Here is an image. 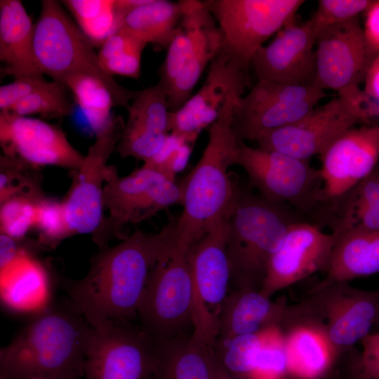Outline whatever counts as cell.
<instances>
[{"instance_id":"6da1fadb","label":"cell","mask_w":379,"mask_h":379,"mask_svg":"<svg viewBox=\"0 0 379 379\" xmlns=\"http://www.w3.org/2000/svg\"><path fill=\"white\" fill-rule=\"evenodd\" d=\"M175 242L173 218L158 232L138 230L100 248L86 276L67 284L70 304L92 327L135 319L152 268Z\"/></svg>"},{"instance_id":"7a4b0ae2","label":"cell","mask_w":379,"mask_h":379,"mask_svg":"<svg viewBox=\"0 0 379 379\" xmlns=\"http://www.w3.org/2000/svg\"><path fill=\"white\" fill-rule=\"evenodd\" d=\"M237 102L208 128V142L201 157L179 183L183 210L176 218V242L187 248L228 218L241 190L228 173L236 165L239 145L232 128Z\"/></svg>"},{"instance_id":"3957f363","label":"cell","mask_w":379,"mask_h":379,"mask_svg":"<svg viewBox=\"0 0 379 379\" xmlns=\"http://www.w3.org/2000/svg\"><path fill=\"white\" fill-rule=\"evenodd\" d=\"M92 326L70 304L48 307L0 351V379H79Z\"/></svg>"},{"instance_id":"277c9868","label":"cell","mask_w":379,"mask_h":379,"mask_svg":"<svg viewBox=\"0 0 379 379\" xmlns=\"http://www.w3.org/2000/svg\"><path fill=\"white\" fill-rule=\"evenodd\" d=\"M300 221L307 220L290 206L241 189L227 218L231 289L260 291L270 258Z\"/></svg>"},{"instance_id":"5b68a950","label":"cell","mask_w":379,"mask_h":379,"mask_svg":"<svg viewBox=\"0 0 379 379\" xmlns=\"http://www.w3.org/2000/svg\"><path fill=\"white\" fill-rule=\"evenodd\" d=\"M236 165L244 169L263 198L290 206L321 228L333 229L335 218L324 199L320 171L309 160L239 141Z\"/></svg>"},{"instance_id":"8992f818","label":"cell","mask_w":379,"mask_h":379,"mask_svg":"<svg viewBox=\"0 0 379 379\" xmlns=\"http://www.w3.org/2000/svg\"><path fill=\"white\" fill-rule=\"evenodd\" d=\"M188 251L175 243L150 272L138 317L156 345L193 334L200 326Z\"/></svg>"},{"instance_id":"52a82bcc","label":"cell","mask_w":379,"mask_h":379,"mask_svg":"<svg viewBox=\"0 0 379 379\" xmlns=\"http://www.w3.org/2000/svg\"><path fill=\"white\" fill-rule=\"evenodd\" d=\"M34 54L40 72L61 83L67 76H93L108 88L115 107L127 109L138 91L119 84L102 67L91 41L65 11L61 1L43 0L34 24Z\"/></svg>"},{"instance_id":"ba28073f","label":"cell","mask_w":379,"mask_h":379,"mask_svg":"<svg viewBox=\"0 0 379 379\" xmlns=\"http://www.w3.org/2000/svg\"><path fill=\"white\" fill-rule=\"evenodd\" d=\"M378 302V290L356 288L347 281L317 284L302 302L287 306L282 324L313 325L342 353L372 331Z\"/></svg>"},{"instance_id":"9c48e42d","label":"cell","mask_w":379,"mask_h":379,"mask_svg":"<svg viewBox=\"0 0 379 379\" xmlns=\"http://www.w3.org/2000/svg\"><path fill=\"white\" fill-rule=\"evenodd\" d=\"M222 36L204 1L186 0L185 9L165 60L158 82L166 91L171 112L192 96L206 66L219 53Z\"/></svg>"},{"instance_id":"30bf717a","label":"cell","mask_w":379,"mask_h":379,"mask_svg":"<svg viewBox=\"0 0 379 379\" xmlns=\"http://www.w3.org/2000/svg\"><path fill=\"white\" fill-rule=\"evenodd\" d=\"M182 205L180 184L159 172L142 166L119 177L112 166L104 186L103 211L107 212L92 234L100 248L114 239H125L129 225L138 224L173 205Z\"/></svg>"},{"instance_id":"8fae6325","label":"cell","mask_w":379,"mask_h":379,"mask_svg":"<svg viewBox=\"0 0 379 379\" xmlns=\"http://www.w3.org/2000/svg\"><path fill=\"white\" fill-rule=\"evenodd\" d=\"M378 55L358 18L328 27L317 36L312 86L335 91L339 97L364 107L368 98L360 86Z\"/></svg>"},{"instance_id":"7c38bea8","label":"cell","mask_w":379,"mask_h":379,"mask_svg":"<svg viewBox=\"0 0 379 379\" xmlns=\"http://www.w3.org/2000/svg\"><path fill=\"white\" fill-rule=\"evenodd\" d=\"M222 36V48L249 74L263 44L294 20L303 0H206Z\"/></svg>"},{"instance_id":"4fadbf2b","label":"cell","mask_w":379,"mask_h":379,"mask_svg":"<svg viewBox=\"0 0 379 379\" xmlns=\"http://www.w3.org/2000/svg\"><path fill=\"white\" fill-rule=\"evenodd\" d=\"M326 96L324 91L312 85L258 81L234 106L233 132L241 142L255 141L265 133L302 119Z\"/></svg>"},{"instance_id":"5bb4252c","label":"cell","mask_w":379,"mask_h":379,"mask_svg":"<svg viewBox=\"0 0 379 379\" xmlns=\"http://www.w3.org/2000/svg\"><path fill=\"white\" fill-rule=\"evenodd\" d=\"M157 345L131 321H110L92 327L86 379H152Z\"/></svg>"},{"instance_id":"9a60e30c","label":"cell","mask_w":379,"mask_h":379,"mask_svg":"<svg viewBox=\"0 0 379 379\" xmlns=\"http://www.w3.org/2000/svg\"><path fill=\"white\" fill-rule=\"evenodd\" d=\"M125 126L124 118L113 117L109 124L95 134L81 166L74 171L71 186L62 201L70 237L93 234L103 218L104 186L112 166L107 165L115 152Z\"/></svg>"},{"instance_id":"2e32d148","label":"cell","mask_w":379,"mask_h":379,"mask_svg":"<svg viewBox=\"0 0 379 379\" xmlns=\"http://www.w3.org/2000/svg\"><path fill=\"white\" fill-rule=\"evenodd\" d=\"M368 119L365 107L338 96L294 124L260 136L258 147L298 159L321 155L339 136Z\"/></svg>"},{"instance_id":"e0dca14e","label":"cell","mask_w":379,"mask_h":379,"mask_svg":"<svg viewBox=\"0 0 379 379\" xmlns=\"http://www.w3.org/2000/svg\"><path fill=\"white\" fill-rule=\"evenodd\" d=\"M249 86V74L222 46L201 88L180 109L171 112L170 134L194 146L200 133L230 104L241 98Z\"/></svg>"},{"instance_id":"ac0fdd59","label":"cell","mask_w":379,"mask_h":379,"mask_svg":"<svg viewBox=\"0 0 379 379\" xmlns=\"http://www.w3.org/2000/svg\"><path fill=\"white\" fill-rule=\"evenodd\" d=\"M227 232V218L204 233L188 251L200 313L197 333L210 341L216 337L220 309L230 288Z\"/></svg>"},{"instance_id":"d6986e66","label":"cell","mask_w":379,"mask_h":379,"mask_svg":"<svg viewBox=\"0 0 379 379\" xmlns=\"http://www.w3.org/2000/svg\"><path fill=\"white\" fill-rule=\"evenodd\" d=\"M335 240V234L310 222L292 225L268 262L260 291L270 298L317 272H326Z\"/></svg>"},{"instance_id":"ffe728a7","label":"cell","mask_w":379,"mask_h":379,"mask_svg":"<svg viewBox=\"0 0 379 379\" xmlns=\"http://www.w3.org/2000/svg\"><path fill=\"white\" fill-rule=\"evenodd\" d=\"M320 157L324 199L335 216L343 198L376 167L379 126L364 125L347 130Z\"/></svg>"},{"instance_id":"44dd1931","label":"cell","mask_w":379,"mask_h":379,"mask_svg":"<svg viewBox=\"0 0 379 379\" xmlns=\"http://www.w3.org/2000/svg\"><path fill=\"white\" fill-rule=\"evenodd\" d=\"M0 142L4 154L34 168L55 166L76 171L85 158L59 127L11 112H0Z\"/></svg>"},{"instance_id":"7402d4cb","label":"cell","mask_w":379,"mask_h":379,"mask_svg":"<svg viewBox=\"0 0 379 379\" xmlns=\"http://www.w3.org/2000/svg\"><path fill=\"white\" fill-rule=\"evenodd\" d=\"M317 35L308 20L288 22L251 62L258 81L312 85L315 74Z\"/></svg>"},{"instance_id":"603a6c76","label":"cell","mask_w":379,"mask_h":379,"mask_svg":"<svg viewBox=\"0 0 379 379\" xmlns=\"http://www.w3.org/2000/svg\"><path fill=\"white\" fill-rule=\"evenodd\" d=\"M127 111L128 119L115 152L121 158L133 157L145 163L161 149L170 134L168 95L157 83L138 91Z\"/></svg>"},{"instance_id":"cb8c5ba5","label":"cell","mask_w":379,"mask_h":379,"mask_svg":"<svg viewBox=\"0 0 379 379\" xmlns=\"http://www.w3.org/2000/svg\"><path fill=\"white\" fill-rule=\"evenodd\" d=\"M34 25L21 1H0L1 73L15 79L41 77L34 54Z\"/></svg>"},{"instance_id":"d4e9b609","label":"cell","mask_w":379,"mask_h":379,"mask_svg":"<svg viewBox=\"0 0 379 379\" xmlns=\"http://www.w3.org/2000/svg\"><path fill=\"white\" fill-rule=\"evenodd\" d=\"M287 306L284 299L272 301L258 290H232L222 305L215 338L256 333L280 326Z\"/></svg>"},{"instance_id":"484cf974","label":"cell","mask_w":379,"mask_h":379,"mask_svg":"<svg viewBox=\"0 0 379 379\" xmlns=\"http://www.w3.org/2000/svg\"><path fill=\"white\" fill-rule=\"evenodd\" d=\"M1 298L9 308L41 312L49 298L48 274L42 265L25 248L0 268Z\"/></svg>"},{"instance_id":"4316f807","label":"cell","mask_w":379,"mask_h":379,"mask_svg":"<svg viewBox=\"0 0 379 379\" xmlns=\"http://www.w3.org/2000/svg\"><path fill=\"white\" fill-rule=\"evenodd\" d=\"M152 379H215L212 344L193 333L157 345Z\"/></svg>"},{"instance_id":"83f0119b","label":"cell","mask_w":379,"mask_h":379,"mask_svg":"<svg viewBox=\"0 0 379 379\" xmlns=\"http://www.w3.org/2000/svg\"><path fill=\"white\" fill-rule=\"evenodd\" d=\"M335 236L326 275L318 284L379 273V230H351Z\"/></svg>"},{"instance_id":"f1b7e54d","label":"cell","mask_w":379,"mask_h":379,"mask_svg":"<svg viewBox=\"0 0 379 379\" xmlns=\"http://www.w3.org/2000/svg\"><path fill=\"white\" fill-rule=\"evenodd\" d=\"M285 335L288 373L298 379L325 374L339 352L319 328L304 323L281 327Z\"/></svg>"},{"instance_id":"f546056e","label":"cell","mask_w":379,"mask_h":379,"mask_svg":"<svg viewBox=\"0 0 379 379\" xmlns=\"http://www.w3.org/2000/svg\"><path fill=\"white\" fill-rule=\"evenodd\" d=\"M186 0H148L124 18L121 27L145 43L167 49L183 16Z\"/></svg>"},{"instance_id":"4dcf8cb0","label":"cell","mask_w":379,"mask_h":379,"mask_svg":"<svg viewBox=\"0 0 379 379\" xmlns=\"http://www.w3.org/2000/svg\"><path fill=\"white\" fill-rule=\"evenodd\" d=\"M336 235L351 230H379V166L353 187L338 204Z\"/></svg>"},{"instance_id":"1f68e13d","label":"cell","mask_w":379,"mask_h":379,"mask_svg":"<svg viewBox=\"0 0 379 379\" xmlns=\"http://www.w3.org/2000/svg\"><path fill=\"white\" fill-rule=\"evenodd\" d=\"M61 84L72 93L95 134L109 124L113 118L111 109L115 104L102 82L93 76L77 73L66 77Z\"/></svg>"},{"instance_id":"d6a6232c","label":"cell","mask_w":379,"mask_h":379,"mask_svg":"<svg viewBox=\"0 0 379 379\" xmlns=\"http://www.w3.org/2000/svg\"><path fill=\"white\" fill-rule=\"evenodd\" d=\"M77 25L95 47L103 43L121 27L116 0H65L61 1Z\"/></svg>"},{"instance_id":"836d02e7","label":"cell","mask_w":379,"mask_h":379,"mask_svg":"<svg viewBox=\"0 0 379 379\" xmlns=\"http://www.w3.org/2000/svg\"><path fill=\"white\" fill-rule=\"evenodd\" d=\"M146 45L127 30L120 28L100 46L98 53L100 63L112 77L119 75L138 79Z\"/></svg>"},{"instance_id":"e575fe53","label":"cell","mask_w":379,"mask_h":379,"mask_svg":"<svg viewBox=\"0 0 379 379\" xmlns=\"http://www.w3.org/2000/svg\"><path fill=\"white\" fill-rule=\"evenodd\" d=\"M262 331L232 338H215L212 343L220 364L230 373L248 379L254 371Z\"/></svg>"},{"instance_id":"d590c367","label":"cell","mask_w":379,"mask_h":379,"mask_svg":"<svg viewBox=\"0 0 379 379\" xmlns=\"http://www.w3.org/2000/svg\"><path fill=\"white\" fill-rule=\"evenodd\" d=\"M69 92L62 84L46 80L8 112L22 117L33 114H40L46 118L69 116L74 109V102Z\"/></svg>"},{"instance_id":"8d00e7d4","label":"cell","mask_w":379,"mask_h":379,"mask_svg":"<svg viewBox=\"0 0 379 379\" xmlns=\"http://www.w3.org/2000/svg\"><path fill=\"white\" fill-rule=\"evenodd\" d=\"M289 374L285 335L279 326L262 331L253 372L248 379H284Z\"/></svg>"},{"instance_id":"74e56055","label":"cell","mask_w":379,"mask_h":379,"mask_svg":"<svg viewBox=\"0 0 379 379\" xmlns=\"http://www.w3.org/2000/svg\"><path fill=\"white\" fill-rule=\"evenodd\" d=\"M39 194H22L13 197L1 204L0 230L12 238L20 240L36 226Z\"/></svg>"},{"instance_id":"f35d334b","label":"cell","mask_w":379,"mask_h":379,"mask_svg":"<svg viewBox=\"0 0 379 379\" xmlns=\"http://www.w3.org/2000/svg\"><path fill=\"white\" fill-rule=\"evenodd\" d=\"M33 168L17 157L6 154L0 157V203L22 194H41L36 177L27 171Z\"/></svg>"},{"instance_id":"ab89813d","label":"cell","mask_w":379,"mask_h":379,"mask_svg":"<svg viewBox=\"0 0 379 379\" xmlns=\"http://www.w3.org/2000/svg\"><path fill=\"white\" fill-rule=\"evenodd\" d=\"M374 0H319L309 20L317 35L324 29L358 18L365 13Z\"/></svg>"},{"instance_id":"60d3db41","label":"cell","mask_w":379,"mask_h":379,"mask_svg":"<svg viewBox=\"0 0 379 379\" xmlns=\"http://www.w3.org/2000/svg\"><path fill=\"white\" fill-rule=\"evenodd\" d=\"M35 227L39 232L38 244L55 248L70 237L62 201L43 197L39 203Z\"/></svg>"},{"instance_id":"b9f144b4","label":"cell","mask_w":379,"mask_h":379,"mask_svg":"<svg viewBox=\"0 0 379 379\" xmlns=\"http://www.w3.org/2000/svg\"><path fill=\"white\" fill-rule=\"evenodd\" d=\"M193 145L169 134L161 149L144 167L155 170L175 181L176 174L187 165Z\"/></svg>"},{"instance_id":"7bdbcfd3","label":"cell","mask_w":379,"mask_h":379,"mask_svg":"<svg viewBox=\"0 0 379 379\" xmlns=\"http://www.w3.org/2000/svg\"><path fill=\"white\" fill-rule=\"evenodd\" d=\"M46 79L41 77H25L0 87V112L10 111Z\"/></svg>"},{"instance_id":"ee69618b","label":"cell","mask_w":379,"mask_h":379,"mask_svg":"<svg viewBox=\"0 0 379 379\" xmlns=\"http://www.w3.org/2000/svg\"><path fill=\"white\" fill-rule=\"evenodd\" d=\"M359 365L366 379L379 378V331L371 332L361 340Z\"/></svg>"},{"instance_id":"f6af8a7d","label":"cell","mask_w":379,"mask_h":379,"mask_svg":"<svg viewBox=\"0 0 379 379\" xmlns=\"http://www.w3.org/2000/svg\"><path fill=\"white\" fill-rule=\"evenodd\" d=\"M364 31L370 44L379 52V1L374 0L365 12Z\"/></svg>"},{"instance_id":"bcb514c9","label":"cell","mask_w":379,"mask_h":379,"mask_svg":"<svg viewBox=\"0 0 379 379\" xmlns=\"http://www.w3.org/2000/svg\"><path fill=\"white\" fill-rule=\"evenodd\" d=\"M363 91L368 99L379 100V55L368 71Z\"/></svg>"},{"instance_id":"7dc6e473","label":"cell","mask_w":379,"mask_h":379,"mask_svg":"<svg viewBox=\"0 0 379 379\" xmlns=\"http://www.w3.org/2000/svg\"><path fill=\"white\" fill-rule=\"evenodd\" d=\"M17 241L6 234L0 232V268L13 260L22 248L18 246Z\"/></svg>"},{"instance_id":"c3c4849f","label":"cell","mask_w":379,"mask_h":379,"mask_svg":"<svg viewBox=\"0 0 379 379\" xmlns=\"http://www.w3.org/2000/svg\"><path fill=\"white\" fill-rule=\"evenodd\" d=\"M215 379H245L227 371L215 357Z\"/></svg>"},{"instance_id":"681fc988","label":"cell","mask_w":379,"mask_h":379,"mask_svg":"<svg viewBox=\"0 0 379 379\" xmlns=\"http://www.w3.org/2000/svg\"><path fill=\"white\" fill-rule=\"evenodd\" d=\"M365 109L368 118L379 117V100L368 99L365 105Z\"/></svg>"},{"instance_id":"f907efd6","label":"cell","mask_w":379,"mask_h":379,"mask_svg":"<svg viewBox=\"0 0 379 379\" xmlns=\"http://www.w3.org/2000/svg\"><path fill=\"white\" fill-rule=\"evenodd\" d=\"M379 291V289H378ZM373 331H379V302H378V313H377V317H376V319H375V323H374V325H373V330L371 332Z\"/></svg>"},{"instance_id":"816d5d0a","label":"cell","mask_w":379,"mask_h":379,"mask_svg":"<svg viewBox=\"0 0 379 379\" xmlns=\"http://www.w3.org/2000/svg\"><path fill=\"white\" fill-rule=\"evenodd\" d=\"M354 379H364L361 372V370L360 368L358 367V371L357 373V376L355 377Z\"/></svg>"},{"instance_id":"f5cc1de1","label":"cell","mask_w":379,"mask_h":379,"mask_svg":"<svg viewBox=\"0 0 379 379\" xmlns=\"http://www.w3.org/2000/svg\"><path fill=\"white\" fill-rule=\"evenodd\" d=\"M29 379H55V378L46 377V376H35Z\"/></svg>"},{"instance_id":"db71d44e","label":"cell","mask_w":379,"mask_h":379,"mask_svg":"<svg viewBox=\"0 0 379 379\" xmlns=\"http://www.w3.org/2000/svg\"><path fill=\"white\" fill-rule=\"evenodd\" d=\"M364 379H366V378H364ZM374 379H379V378H374Z\"/></svg>"}]
</instances>
